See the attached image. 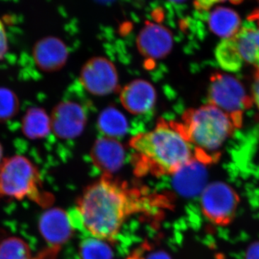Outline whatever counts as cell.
Here are the masks:
<instances>
[{
  "label": "cell",
  "mask_w": 259,
  "mask_h": 259,
  "mask_svg": "<svg viewBox=\"0 0 259 259\" xmlns=\"http://www.w3.org/2000/svg\"><path fill=\"white\" fill-rule=\"evenodd\" d=\"M80 248L81 259H112L111 248L103 240L88 238L81 243Z\"/></svg>",
  "instance_id": "cell-20"
},
{
  "label": "cell",
  "mask_w": 259,
  "mask_h": 259,
  "mask_svg": "<svg viewBox=\"0 0 259 259\" xmlns=\"http://www.w3.org/2000/svg\"><path fill=\"white\" fill-rule=\"evenodd\" d=\"M35 259H41V258H35Z\"/></svg>",
  "instance_id": "cell-28"
},
{
  "label": "cell",
  "mask_w": 259,
  "mask_h": 259,
  "mask_svg": "<svg viewBox=\"0 0 259 259\" xmlns=\"http://www.w3.org/2000/svg\"><path fill=\"white\" fill-rule=\"evenodd\" d=\"M8 50V39L3 22L0 20V60L5 57Z\"/></svg>",
  "instance_id": "cell-22"
},
{
  "label": "cell",
  "mask_w": 259,
  "mask_h": 259,
  "mask_svg": "<svg viewBox=\"0 0 259 259\" xmlns=\"http://www.w3.org/2000/svg\"><path fill=\"white\" fill-rule=\"evenodd\" d=\"M0 198L28 199L40 205L49 204V196L42 189L40 172L22 155L5 158L0 167Z\"/></svg>",
  "instance_id": "cell-4"
},
{
  "label": "cell",
  "mask_w": 259,
  "mask_h": 259,
  "mask_svg": "<svg viewBox=\"0 0 259 259\" xmlns=\"http://www.w3.org/2000/svg\"><path fill=\"white\" fill-rule=\"evenodd\" d=\"M0 259H32L30 246L18 236H9L0 241Z\"/></svg>",
  "instance_id": "cell-18"
},
{
  "label": "cell",
  "mask_w": 259,
  "mask_h": 259,
  "mask_svg": "<svg viewBox=\"0 0 259 259\" xmlns=\"http://www.w3.org/2000/svg\"><path fill=\"white\" fill-rule=\"evenodd\" d=\"M125 149L116 139L100 138L95 141L91 151L94 164L105 175H110L120 169L125 160Z\"/></svg>",
  "instance_id": "cell-12"
},
{
  "label": "cell",
  "mask_w": 259,
  "mask_h": 259,
  "mask_svg": "<svg viewBox=\"0 0 259 259\" xmlns=\"http://www.w3.org/2000/svg\"><path fill=\"white\" fill-rule=\"evenodd\" d=\"M208 95L211 105L231 116L238 124L241 122L242 113L252 102L243 83L234 76L226 74L212 76Z\"/></svg>",
  "instance_id": "cell-5"
},
{
  "label": "cell",
  "mask_w": 259,
  "mask_h": 259,
  "mask_svg": "<svg viewBox=\"0 0 259 259\" xmlns=\"http://www.w3.org/2000/svg\"><path fill=\"white\" fill-rule=\"evenodd\" d=\"M216 56L219 64L228 71H236L243 65L237 54L231 38L223 40L221 42L216 51Z\"/></svg>",
  "instance_id": "cell-19"
},
{
  "label": "cell",
  "mask_w": 259,
  "mask_h": 259,
  "mask_svg": "<svg viewBox=\"0 0 259 259\" xmlns=\"http://www.w3.org/2000/svg\"><path fill=\"white\" fill-rule=\"evenodd\" d=\"M140 54L149 59H163L171 52L174 46L171 32L161 24L148 22L136 38Z\"/></svg>",
  "instance_id": "cell-9"
},
{
  "label": "cell",
  "mask_w": 259,
  "mask_h": 259,
  "mask_svg": "<svg viewBox=\"0 0 259 259\" xmlns=\"http://www.w3.org/2000/svg\"><path fill=\"white\" fill-rule=\"evenodd\" d=\"M157 93L154 86L145 79H135L121 90L122 107L131 114L143 115L151 111L156 105Z\"/></svg>",
  "instance_id": "cell-10"
},
{
  "label": "cell",
  "mask_w": 259,
  "mask_h": 259,
  "mask_svg": "<svg viewBox=\"0 0 259 259\" xmlns=\"http://www.w3.org/2000/svg\"><path fill=\"white\" fill-rule=\"evenodd\" d=\"M232 39L242 64L254 66L259 71V28L256 25L242 27Z\"/></svg>",
  "instance_id": "cell-15"
},
{
  "label": "cell",
  "mask_w": 259,
  "mask_h": 259,
  "mask_svg": "<svg viewBox=\"0 0 259 259\" xmlns=\"http://www.w3.org/2000/svg\"><path fill=\"white\" fill-rule=\"evenodd\" d=\"M250 19H251L253 23H255L259 28V6L258 7V8L255 10V11L253 13L252 17H250Z\"/></svg>",
  "instance_id": "cell-26"
},
{
  "label": "cell",
  "mask_w": 259,
  "mask_h": 259,
  "mask_svg": "<svg viewBox=\"0 0 259 259\" xmlns=\"http://www.w3.org/2000/svg\"><path fill=\"white\" fill-rule=\"evenodd\" d=\"M67 46L59 37H44L35 42L32 57L37 67L45 72H55L62 69L69 59Z\"/></svg>",
  "instance_id": "cell-11"
},
{
  "label": "cell",
  "mask_w": 259,
  "mask_h": 259,
  "mask_svg": "<svg viewBox=\"0 0 259 259\" xmlns=\"http://www.w3.org/2000/svg\"><path fill=\"white\" fill-rule=\"evenodd\" d=\"M79 81L89 93L95 96H105L114 93L118 88V72L110 59L96 56L83 65Z\"/></svg>",
  "instance_id": "cell-6"
},
{
  "label": "cell",
  "mask_w": 259,
  "mask_h": 259,
  "mask_svg": "<svg viewBox=\"0 0 259 259\" xmlns=\"http://www.w3.org/2000/svg\"><path fill=\"white\" fill-rule=\"evenodd\" d=\"M161 202L147 190L104 177L88 187L70 217L76 218L93 238H115L126 220L134 214L151 212Z\"/></svg>",
  "instance_id": "cell-1"
},
{
  "label": "cell",
  "mask_w": 259,
  "mask_h": 259,
  "mask_svg": "<svg viewBox=\"0 0 259 259\" xmlns=\"http://www.w3.org/2000/svg\"><path fill=\"white\" fill-rule=\"evenodd\" d=\"M129 144L134 173L139 177L175 175L197 158L181 124L163 119L151 131L134 136Z\"/></svg>",
  "instance_id": "cell-2"
},
{
  "label": "cell",
  "mask_w": 259,
  "mask_h": 259,
  "mask_svg": "<svg viewBox=\"0 0 259 259\" xmlns=\"http://www.w3.org/2000/svg\"><path fill=\"white\" fill-rule=\"evenodd\" d=\"M247 259H259V243L252 245L248 249Z\"/></svg>",
  "instance_id": "cell-24"
},
{
  "label": "cell",
  "mask_w": 259,
  "mask_h": 259,
  "mask_svg": "<svg viewBox=\"0 0 259 259\" xmlns=\"http://www.w3.org/2000/svg\"><path fill=\"white\" fill-rule=\"evenodd\" d=\"M18 97L14 92L6 88H0V122L13 119L18 112Z\"/></svg>",
  "instance_id": "cell-21"
},
{
  "label": "cell",
  "mask_w": 259,
  "mask_h": 259,
  "mask_svg": "<svg viewBox=\"0 0 259 259\" xmlns=\"http://www.w3.org/2000/svg\"><path fill=\"white\" fill-rule=\"evenodd\" d=\"M252 101L259 110V71L255 75L253 87H252Z\"/></svg>",
  "instance_id": "cell-23"
},
{
  "label": "cell",
  "mask_w": 259,
  "mask_h": 259,
  "mask_svg": "<svg viewBox=\"0 0 259 259\" xmlns=\"http://www.w3.org/2000/svg\"><path fill=\"white\" fill-rule=\"evenodd\" d=\"M97 127L105 137L115 139L127 133L128 122L120 110L115 107H108L99 115Z\"/></svg>",
  "instance_id": "cell-17"
},
{
  "label": "cell",
  "mask_w": 259,
  "mask_h": 259,
  "mask_svg": "<svg viewBox=\"0 0 259 259\" xmlns=\"http://www.w3.org/2000/svg\"><path fill=\"white\" fill-rule=\"evenodd\" d=\"M180 124L196 157L202 161L218 153L238 125L231 116L210 103L186 112Z\"/></svg>",
  "instance_id": "cell-3"
},
{
  "label": "cell",
  "mask_w": 259,
  "mask_h": 259,
  "mask_svg": "<svg viewBox=\"0 0 259 259\" xmlns=\"http://www.w3.org/2000/svg\"><path fill=\"white\" fill-rule=\"evenodd\" d=\"M51 130L56 137L70 140L79 137L88 121L86 112L77 102L64 101L58 104L51 115Z\"/></svg>",
  "instance_id": "cell-8"
},
{
  "label": "cell",
  "mask_w": 259,
  "mask_h": 259,
  "mask_svg": "<svg viewBox=\"0 0 259 259\" xmlns=\"http://www.w3.org/2000/svg\"><path fill=\"white\" fill-rule=\"evenodd\" d=\"M146 259H171L166 253H162V252H156L152 254L148 255Z\"/></svg>",
  "instance_id": "cell-25"
},
{
  "label": "cell",
  "mask_w": 259,
  "mask_h": 259,
  "mask_svg": "<svg viewBox=\"0 0 259 259\" xmlns=\"http://www.w3.org/2000/svg\"><path fill=\"white\" fill-rule=\"evenodd\" d=\"M211 8L207 17L209 30L223 40L236 36L243 27L238 13L223 5H214Z\"/></svg>",
  "instance_id": "cell-14"
},
{
  "label": "cell",
  "mask_w": 259,
  "mask_h": 259,
  "mask_svg": "<svg viewBox=\"0 0 259 259\" xmlns=\"http://www.w3.org/2000/svg\"><path fill=\"white\" fill-rule=\"evenodd\" d=\"M5 158H4V151H3V146H2L1 143H0V167L4 162Z\"/></svg>",
  "instance_id": "cell-27"
},
{
  "label": "cell",
  "mask_w": 259,
  "mask_h": 259,
  "mask_svg": "<svg viewBox=\"0 0 259 259\" xmlns=\"http://www.w3.org/2000/svg\"><path fill=\"white\" fill-rule=\"evenodd\" d=\"M202 211L218 224L229 222L236 209V194L226 184H212L206 187L201 199Z\"/></svg>",
  "instance_id": "cell-7"
},
{
  "label": "cell",
  "mask_w": 259,
  "mask_h": 259,
  "mask_svg": "<svg viewBox=\"0 0 259 259\" xmlns=\"http://www.w3.org/2000/svg\"><path fill=\"white\" fill-rule=\"evenodd\" d=\"M72 223L69 214L59 208L48 209L42 214L39 229L42 236L51 245L63 244L72 234Z\"/></svg>",
  "instance_id": "cell-13"
},
{
  "label": "cell",
  "mask_w": 259,
  "mask_h": 259,
  "mask_svg": "<svg viewBox=\"0 0 259 259\" xmlns=\"http://www.w3.org/2000/svg\"><path fill=\"white\" fill-rule=\"evenodd\" d=\"M22 131L29 139H44L52 131L51 116L40 107L28 109L22 120Z\"/></svg>",
  "instance_id": "cell-16"
}]
</instances>
